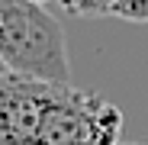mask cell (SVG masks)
<instances>
[{
	"instance_id": "cell-1",
	"label": "cell",
	"mask_w": 148,
	"mask_h": 145,
	"mask_svg": "<svg viewBox=\"0 0 148 145\" xmlns=\"http://www.w3.org/2000/svg\"><path fill=\"white\" fill-rule=\"evenodd\" d=\"M0 145H122V110L74 84L0 78Z\"/></svg>"
},
{
	"instance_id": "cell-2",
	"label": "cell",
	"mask_w": 148,
	"mask_h": 145,
	"mask_svg": "<svg viewBox=\"0 0 148 145\" xmlns=\"http://www.w3.org/2000/svg\"><path fill=\"white\" fill-rule=\"evenodd\" d=\"M0 58L19 78L71 84L64 29L32 0H0Z\"/></svg>"
},
{
	"instance_id": "cell-3",
	"label": "cell",
	"mask_w": 148,
	"mask_h": 145,
	"mask_svg": "<svg viewBox=\"0 0 148 145\" xmlns=\"http://www.w3.org/2000/svg\"><path fill=\"white\" fill-rule=\"evenodd\" d=\"M58 3H61V10H68L71 16L97 19V16H113L116 0H58Z\"/></svg>"
},
{
	"instance_id": "cell-4",
	"label": "cell",
	"mask_w": 148,
	"mask_h": 145,
	"mask_svg": "<svg viewBox=\"0 0 148 145\" xmlns=\"http://www.w3.org/2000/svg\"><path fill=\"white\" fill-rule=\"evenodd\" d=\"M113 16L126 23H148V0H116Z\"/></svg>"
},
{
	"instance_id": "cell-5",
	"label": "cell",
	"mask_w": 148,
	"mask_h": 145,
	"mask_svg": "<svg viewBox=\"0 0 148 145\" xmlns=\"http://www.w3.org/2000/svg\"><path fill=\"white\" fill-rule=\"evenodd\" d=\"M7 71H10V68L3 65V58H0V78H3V74H7Z\"/></svg>"
},
{
	"instance_id": "cell-6",
	"label": "cell",
	"mask_w": 148,
	"mask_h": 145,
	"mask_svg": "<svg viewBox=\"0 0 148 145\" xmlns=\"http://www.w3.org/2000/svg\"><path fill=\"white\" fill-rule=\"evenodd\" d=\"M32 3H39V7H45V3H52V0H32Z\"/></svg>"
},
{
	"instance_id": "cell-7",
	"label": "cell",
	"mask_w": 148,
	"mask_h": 145,
	"mask_svg": "<svg viewBox=\"0 0 148 145\" xmlns=\"http://www.w3.org/2000/svg\"><path fill=\"white\" fill-rule=\"evenodd\" d=\"M122 145H148V142H122Z\"/></svg>"
}]
</instances>
